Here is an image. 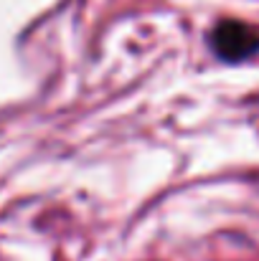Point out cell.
Segmentation results:
<instances>
[{
  "mask_svg": "<svg viewBox=\"0 0 259 261\" xmlns=\"http://www.w3.org/2000/svg\"><path fill=\"white\" fill-rule=\"evenodd\" d=\"M211 48L221 61L239 64L259 54V33L242 20H221L211 31Z\"/></svg>",
  "mask_w": 259,
  "mask_h": 261,
  "instance_id": "6da1fadb",
  "label": "cell"
}]
</instances>
